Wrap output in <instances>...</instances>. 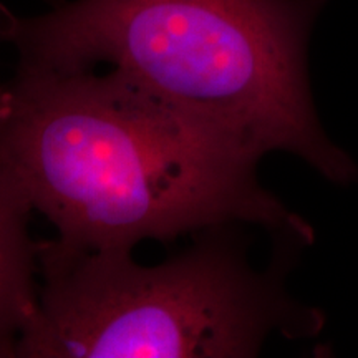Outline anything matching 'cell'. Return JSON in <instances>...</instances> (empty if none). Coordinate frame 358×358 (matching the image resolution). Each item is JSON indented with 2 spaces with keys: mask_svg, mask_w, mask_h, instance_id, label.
I'll return each instance as SVG.
<instances>
[{
  "mask_svg": "<svg viewBox=\"0 0 358 358\" xmlns=\"http://www.w3.org/2000/svg\"><path fill=\"white\" fill-rule=\"evenodd\" d=\"M133 250H83L38 241V307L17 358H244L295 313L256 274L226 226L158 266Z\"/></svg>",
  "mask_w": 358,
  "mask_h": 358,
  "instance_id": "3957f363",
  "label": "cell"
},
{
  "mask_svg": "<svg viewBox=\"0 0 358 358\" xmlns=\"http://www.w3.org/2000/svg\"><path fill=\"white\" fill-rule=\"evenodd\" d=\"M3 90H6V85L0 83V105H2V100H3Z\"/></svg>",
  "mask_w": 358,
  "mask_h": 358,
  "instance_id": "5b68a950",
  "label": "cell"
},
{
  "mask_svg": "<svg viewBox=\"0 0 358 358\" xmlns=\"http://www.w3.org/2000/svg\"><path fill=\"white\" fill-rule=\"evenodd\" d=\"M325 0H77L38 17L0 2L19 65H106L259 156L294 153L330 179L350 164L312 108L307 38Z\"/></svg>",
  "mask_w": 358,
  "mask_h": 358,
  "instance_id": "7a4b0ae2",
  "label": "cell"
},
{
  "mask_svg": "<svg viewBox=\"0 0 358 358\" xmlns=\"http://www.w3.org/2000/svg\"><path fill=\"white\" fill-rule=\"evenodd\" d=\"M261 156L108 69L19 65L0 105V173L58 243L133 250L256 222L307 236L259 185Z\"/></svg>",
  "mask_w": 358,
  "mask_h": 358,
  "instance_id": "6da1fadb",
  "label": "cell"
},
{
  "mask_svg": "<svg viewBox=\"0 0 358 358\" xmlns=\"http://www.w3.org/2000/svg\"><path fill=\"white\" fill-rule=\"evenodd\" d=\"M32 211L0 173V358H17L38 307V241L29 232Z\"/></svg>",
  "mask_w": 358,
  "mask_h": 358,
  "instance_id": "277c9868",
  "label": "cell"
}]
</instances>
